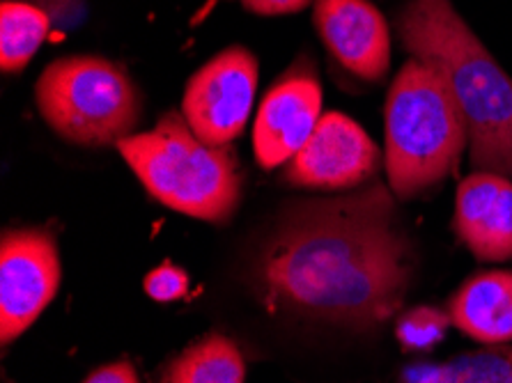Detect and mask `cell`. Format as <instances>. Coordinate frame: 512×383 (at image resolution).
Here are the masks:
<instances>
[{
	"instance_id": "1",
	"label": "cell",
	"mask_w": 512,
	"mask_h": 383,
	"mask_svg": "<svg viewBox=\"0 0 512 383\" xmlns=\"http://www.w3.org/2000/svg\"><path fill=\"white\" fill-rule=\"evenodd\" d=\"M414 276V241L379 182L290 202L251 262L253 289L269 310L359 333L398 315Z\"/></svg>"
},
{
	"instance_id": "2",
	"label": "cell",
	"mask_w": 512,
	"mask_h": 383,
	"mask_svg": "<svg viewBox=\"0 0 512 383\" xmlns=\"http://www.w3.org/2000/svg\"><path fill=\"white\" fill-rule=\"evenodd\" d=\"M395 33L411 58L444 74L469 127L471 163L512 179V78L448 0H407Z\"/></svg>"
},
{
	"instance_id": "3",
	"label": "cell",
	"mask_w": 512,
	"mask_h": 383,
	"mask_svg": "<svg viewBox=\"0 0 512 383\" xmlns=\"http://www.w3.org/2000/svg\"><path fill=\"white\" fill-rule=\"evenodd\" d=\"M384 115V168L395 198L414 200L453 175L469 127L439 69L409 58L393 78Z\"/></svg>"
},
{
	"instance_id": "4",
	"label": "cell",
	"mask_w": 512,
	"mask_h": 383,
	"mask_svg": "<svg viewBox=\"0 0 512 383\" xmlns=\"http://www.w3.org/2000/svg\"><path fill=\"white\" fill-rule=\"evenodd\" d=\"M118 152L147 193L177 214L226 223L239 207L237 152L203 143L180 111H168L154 129L120 140Z\"/></svg>"
},
{
	"instance_id": "5",
	"label": "cell",
	"mask_w": 512,
	"mask_h": 383,
	"mask_svg": "<svg viewBox=\"0 0 512 383\" xmlns=\"http://www.w3.org/2000/svg\"><path fill=\"white\" fill-rule=\"evenodd\" d=\"M35 104L51 131L81 147H118L134 136L143 115L134 78L102 56H65L46 65Z\"/></svg>"
},
{
	"instance_id": "6",
	"label": "cell",
	"mask_w": 512,
	"mask_h": 383,
	"mask_svg": "<svg viewBox=\"0 0 512 383\" xmlns=\"http://www.w3.org/2000/svg\"><path fill=\"white\" fill-rule=\"evenodd\" d=\"M258 90V58L232 44L186 83L182 115L203 143L221 147L242 136Z\"/></svg>"
},
{
	"instance_id": "7",
	"label": "cell",
	"mask_w": 512,
	"mask_h": 383,
	"mask_svg": "<svg viewBox=\"0 0 512 383\" xmlns=\"http://www.w3.org/2000/svg\"><path fill=\"white\" fill-rule=\"evenodd\" d=\"M56 237L42 228L5 230L0 241V340H19L60 287Z\"/></svg>"
},
{
	"instance_id": "8",
	"label": "cell",
	"mask_w": 512,
	"mask_h": 383,
	"mask_svg": "<svg viewBox=\"0 0 512 383\" xmlns=\"http://www.w3.org/2000/svg\"><path fill=\"white\" fill-rule=\"evenodd\" d=\"M382 154L368 131L338 111L324 113L304 147L285 163L283 179L299 189H359L377 175Z\"/></svg>"
},
{
	"instance_id": "9",
	"label": "cell",
	"mask_w": 512,
	"mask_h": 383,
	"mask_svg": "<svg viewBox=\"0 0 512 383\" xmlns=\"http://www.w3.org/2000/svg\"><path fill=\"white\" fill-rule=\"evenodd\" d=\"M322 117V85L313 62L301 58L271 85L253 124V154L265 170L285 166Z\"/></svg>"
},
{
	"instance_id": "10",
	"label": "cell",
	"mask_w": 512,
	"mask_h": 383,
	"mask_svg": "<svg viewBox=\"0 0 512 383\" xmlns=\"http://www.w3.org/2000/svg\"><path fill=\"white\" fill-rule=\"evenodd\" d=\"M313 23L340 67L366 83L384 81L391 67V30L370 0H315Z\"/></svg>"
},
{
	"instance_id": "11",
	"label": "cell",
	"mask_w": 512,
	"mask_h": 383,
	"mask_svg": "<svg viewBox=\"0 0 512 383\" xmlns=\"http://www.w3.org/2000/svg\"><path fill=\"white\" fill-rule=\"evenodd\" d=\"M453 225L480 262L512 260V179L483 170L469 175L457 189Z\"/></svg>"
},
{
	"instance_id": "12",
	"label": "cell",
	"mask_w": 512,
	"mask_h": 383,
	"mask_svg": "<svg viewBox=\"0 0 512 383\" xmlns=\"http://www.w3.org/2000/svg\"><path fill=\"white\" fill-rule=\"evenodd\" d=\"M453 326L483 345L512 342V271H483L471 276L448 301Z\"/></svg>"
},
{
	"instance_id": "13",
	"label": "cell",
	"mask_w": 512,
	"mask_h": 383,
	"mask_svg": "<svg viewBox=\"0 0 512 383\" xmlns=\"http://www.w3.org/2000/svg\"><path fill=\"white\" fill-rule=\"evenodd\" d=\"M246 365L235 342L221 333L205 335L173 358L161 383H244Z\"/></svg>"
},
{
	"instance_id": "14",
	"label": "cell",
	"mask_w": 512,
	"mask_h": 383,
	"mask_svg": "<svg viewBox=\"0 0 512 383\" xmlns=\"http://www.w3.org/2000/svg\"><path fill=\"white\" fill-rule=\"evenodd\" d=\"M51 30L49 14L37 5L5 0L0 7V69L17 74L30 60Z\"/></svg>"
},
{
	"instance_id": "15",
	"label": "cell",
	"mask_w": 512,
	"mask_h": 383,
	"mask_svg": "<svg viewBox=\"0 0 512 383\" xmlns=\"http://www.w3.org/2000/svg\"><path fill=\"white\" fill-rule=\"evenodd\" d=\"M416 383H512V345H496L451 358Z\"/></svg>"
},
{
	"instance_id": "16",
	"label": "cell",
	"mask_w": 512,
	"mask_h": 383,
	"mask_svg": "<svg viewBox=\"0 0 512 383\" xmlns=\"http://www.w3.org/2000/svg\"><path fill=\"white\" fill-rule=\"evenodd\" d=\"M448 326H453L448 310L416 306L395 319V338L407 351H430L446 338Z\"/></svg>"
},
{
	"instance_id": "17",
	"label": "cell",
	"mask_w": 512,
	"mask_h": 383,
	"mask_svg": "<svg viewBox=\"0 0 512 383\" xmlns=\"http://www.w3.org/2000/svg\"><path fill=\"white\" fill-rule=\"evenodd\" d=\"M143 287L150 299L159 303H173L184 299V294L189 292V276H186L184 269L166 262L147 273Z\"/></svg>"
},
{
	"instance_id": "18",
	"label": "cell",
	"mask_w": 512,
	"mask_h": 383,
	"mask_svg": "<svg viewBox=\"0 0 512 383\" xmlns=\"http://www.w3.org/2000/svg\"><path fill=\"white\" fill-rule=\"evenodd\" d=\"M248 12L260 17H283V14H297L313 3V0H239Z\"/></svg>"
},
{
	"instance_id": "19",
	"label": "cell",
	"mask_w": 512,
	"mask_h": 383,
	"mask_svg": "<svg viewBox=\"0 0 512 383\" xmlns=\"http://www.w3.org/2000/svg\"><path fill=\"white\" fill-rule=\"evenodd\" d=\"M83 383H138V374L129 361H118L99 367Z\"/></svg>"
}]
</instances>
